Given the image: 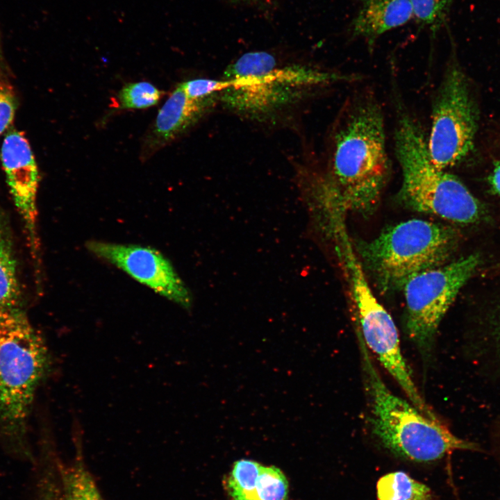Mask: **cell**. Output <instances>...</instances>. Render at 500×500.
I'll list each match as a JSON object with an SVG mask.
<instances>
[{"label":"cell","mask_w":500,"mask_h":500,"mask_svg":"<svg viewBox=\"0 0 500 500\" xmlns=\"http://www.w3.org/2000/svg\"><path fill=\"white\" fill-rule=\"evenodd\" d=\"M258 500H286L288 482L282 471L274 466L261 465L256 483Z\"/></svg>","instance_id":"obj_19"},{"label":"cell","mask_w":500,"mask_h":500,"mask_svg":"<svg viewBox=\"0 0 500 500\" xmlns=\"http://www.w3.org/2000/svg\"><path fill=\"white\" fill-rule=\"evenodd\" d=\"M413 16L420 28L428 29L433 35L444 25L452 0H409Z\"/></svg>","instance_id":"obj_17"},{"label":"cell","mask_w":500,"mask_h":500,"mask_svg":"<svg viewBox=\"0 0 500 500\" xmlns=\"http://www.w3.org/2000/svg\"><path fill=\"white\" fill-rule=\"evenodd\" d=\"M88 250L120 269L155 292L188 308L191 294L171 262L158 250L146 246L90 240Z\"/></svg>","instance_id":"obj_9"},{"label":"cell","mask_w":500,"mask_h":500,"mask_svg":"<svg viewBox=\"0 0 500 500\" xmlns=\"http://www.w3.org/2000/svg\"><path fill=\"white\" fill-rule=\"evenodd\" d=\"M383 111L365 97L340 117L332 140L328 171L319 175L328 194L344 210L372 213L390 174Z\"/></svg>","instance_id":"obj_1"},{"label":"cell","mask_w":500,"mask_h":500,"mask_svg":"<svg viewBox=\"0 0 500 500\" xmlns=\"http://www.w3.org/2000/svg\"><path fill=\"white\" fill-rule=\"evenodd\" d=\"M357 78L304 65L276 67L226 80L219 100L238 115L261 119L299 101L311 89Z\"/></svg>","instance_id":"obj_6"},{"label":"cell","mask_w":500,"mask_h":500,"mask_svg":"<svg viewBox=\"0 0 500 500\" xmlns=\"http://www.w3.org/2000/svg\"><path fill=\"white\" fill-rule=\"evenodd\" d=\"M398 107L394 139L402 174V203L454 222L475 221L480 213L476 199L458 178L433 165L419 124L400 103Z\"/></svg>","instance_id":"obj_3"},{"label":"cell","mask_w":500,"mask_h":500,"mask_svg":"<svg viewBox=\"0 0 500 500\" xmlns=\"http://www.w3.org/2000/svg\"><path fill=\"white\" fill-rule=\"evenodd\" d=\"M8 67L4 58V56L3 53V49L1 46V34H0V81H8Z\"/></svg>","instance_id":"obj_23"},{"label":"cell","mask_w":500,"mask_h":500,"mask_svg":"<svg viewBox=\"0 0 500 500\" xmlns=\"http://www.w3.org/2000/svg\"><path fill=\"white\" fill-rule=\"evenodd\" d=\"M360 8L349 27L352 38H361L371 48L377 39L406 24L413 16L409 0H358Z\"/></svg>","instance_id":"obj_12"},{"label":"cell","mask_w":500,"mask_h":500,"mask_svg":"<svg viewBox=\"0 0 500 500\" xmlns=\"http://www.w3.org/2000/svg\"><path fill=\"white\" fill-rule=\"evenodd\" d=\"M50 367L43 338L22 308L0 312V425L21 435L35 391Z\"/></svg>","instance_id":"obj_5"},{"label":"cell","mask_w":500,"mask_h":500,"mask_svg":"<svg viewBox=\"0 0 500 500\" xmlns=\"http://www.w3.org/2000/svg\"><path fill=\"white\" fill-rule=\"evenodd\" d=\"M188 96L192 98H203L219 93L227 86L226 80L195 78L181 83Z\"/></svg>","instance_id":"obj_22"},{"label":"cell","mask_w":500,"mask_h":500,"mask_svg":"<svg viewBox=\"0 0 500 500\" xmlns=\"http://www.w3.org/2000/svg\"><path fill=\"white\" fill-rule=\"evenodd\" d=\"M362 368L370 406L372 433L395 456L417 462H433L456 450H475V444L455 435L437 417L394 394L382 380L359 331Z\"/></svg>","instance_id":"obj_2"},{"label":"cell","mask_w":500,"mask_h":500,"mask_svg":"<svg viewBox=\"0 0 500 500\" xmlns=\"http://www.w3.org/2000/svg\"><path fill=\"white\" fill-rule=\"evenodd\" d=\"M261 465L247 459L236 461L227 481V489L233 500H258L256 483Z\"/></svg>","instance_id":"obj_16"},{"label":"cell","mask_w":500,"mask_h":500,"mask_svg":"<svg viewBox=\"0 0 500 500\" xmlns=\"http://www.w3.org/2000/svg\"><path fill=\"white\" fill-rule=\"evenodd\" d=\"M490 183L495 192L500 194V163L495 167L490 177Z\"/></svg>","instance_id":"obj_24"},{"label":"cell","mask_w":500,"mask_h":500,"mask_svg":"<svg viewBox=\"0 0 500 500\" xmlns=\"http://www.w3.org/2000/svg\"><path fill=\"white\" fill-rule=\"evenodd\" d=\"M62 478L66 500H104L81 458L65 469Z\"/></svg>","instance_id":"obj_15"},{"label":"cell","mask_w":500,"mask_h":500,"mask_svg":"<svg viewBox=\"0 0 500 500\" xmlns=\"http://www.w3.org/2000/svg\"><path fill=\"white\" fill-rule=\"evenodd\" d=\"M17 108V100L11 86L0 81V135L10 128Z\"/></svg>","instance_id":"obj_21"},{"label":"cell","mask_w":500,"mask_h":500,"mask_svg":"<svg viewBox=\"0 0 500 500\" xmlns=\"http://www.w3.org/2000/svg\"><path fill=\"white\" fill-rule=\"evenodd\" d=\"M0 156L13 202L36 256L38 246L36 202L40 176L34 155L24 135L10 128L4 135Z\"/></svg>","instance_id":"obj_10"},{"label":"cell","mask_w":500,"mask_h":500,"mask_svg":"<svg viewBox=\"0 0 500 500\" xmlns=\"http://www.w3.org/2000/svg\"><path fill=\"white\" fill-rule=\"evenodd\" d=\"M219 93L203 98H192L178 84L160 109L147 132L142 156L147 158L169 144L197 124L214 108Z\"/></svg>","instance_id":"obj_11"},{"label":"cell","mask_w":500,"mask_h":500,"mask_svg":"<svg viewBox=\"0 0 500 500\" xmlns=\"http://www.w3.org/2000/svg\"><path fill=\"white\" fill-rule=\"evenodd\" d=\"M162 92L149 82L129 83L118 93L121 109H144L156 105Z\"/></svg>","instance_id":"obj_18"},{"label":"cell","mask_w":500,"mask_h":500,"mask_svg":"<svg viewBox=\"0 0 500 500\" xmlns=\"http://www.w3.org/2000/svg\"><path fill=\"white\" fill-rule=\"evenodd\" d=\"M376 497L378 500H435L426 485L402 471L390 472L379 478Z\"/></svg>","instance_id":"obj_14"},{"label":"cell","mask_w":500,"mask_h":500,"mask_svg":"<svg viewBox=\"0 0 500 500\" xmlns=\"http://www.w3.org/2000/svg\"><path fill=\"white\" fill-rule=\"evenodd\" d=\"M478 118L467 78L456 61L451 62L434 98L426 138L429 156L435 167L445 170L472 150Z\"/></svg>","instance_id":"obj_7"},{"label":"cell","mask_w":500,"mask_h":500,"mask_svg":"<svg viewBox=\"0 0 500 500\" xmlns=\"http://www.w3.org/2000/svg\"><path fill=\"white\" fill-rule=\"evenodd\" d=\"M11 228L0 210V312L22 308Z\"/></svg>","instance_id":"obj_13"},{"label":"cell","mask_w":500,"mask_h":500,"mask_svg":"<svg viewBox=\"0 0 500 500\" xmlns=\"http://www.w3.org/2000/svg\"><path fill=\"white\" fill-rule=\"evenodd\" d=\"M478 262L477 255L465 256L419 273L405 284L406 329L422 353L430 351L442 319Z\"/></svg>","instance_id":"obj_8"},{"label":"cell","mask_w":500,"mask_h":500,"mask_svg":"<svg viewBox=\"0 0 500 500\" xmlns=\"http://www.w3.org/2000/svg\"><path fill=\"white\" fill-rule=\"evenodd\" d=\"M275 67L276 60L272 54L266 51L248 52L226 67L223 79L231 80L249 73L269 71Z\"/></svg>","instance_id":"obj_20"},{"label":"cell","mask_w":500,"mask_h":500,"mask_svg":"<svg viewBox=\"0 0 500 500\" xmlns=\"http://www.w3.org/2000/svg\"><path fill=\"white\" fill-rule=\"evenodd\" d=\"M453 235L443 225L412 219L383 229L369 241H359L355 249L365 271L385 292L402 290L412 276L442 265Z\"/></svg>","instance_id":"obj_4"}]
</instances>
